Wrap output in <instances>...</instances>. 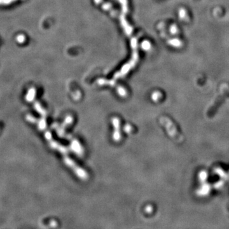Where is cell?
Returning <instances> with one entry per match:
<instances>
[{
  "label": "cell",
  "instance_id": "obj_1",
  "mask_svg": "<svg viewBox=\"0 0 229 229\" xmlns=\"http://www.w3.org/2000/svg\"><path fill=\"white\" fill-rule=\"evenodd\" d=\"M38 122L39 128L40 129L43 130L44 131L45 138L47 139V140L48 141L49 145H50V146H51V148L57 151H58L60 153H61L63 155L64 162L66 163V164L69 167H70V169H72V170L74 171V173L76 174V175H77V176H78L80 179H87L88 175L86 173V172L84 169H82L79 166H78L76 163L69 157L66 149L64 147H63L62 145H61L59 143H57L54 140L52 134L46 129V127H45V124L44 123L45 122L42 120H41V121L38 120Z\"/></svg>",
  "mask_w": 229,
  "mask_h": 229
},
{
  "label": "cell",
  "instance_id": "obj_2",
  "mask_svg": "<svg viewBox=\"0 0 229 229\" xmlns=\"http://www.w3.org/2000/svg\"><path fill=\"white\" fill-rule=\"evenodd\" d=\"M160 123L165 127L169 135L178 143H182L184 141V137L179 133L174 124L169 118L166 117H162L160 119Z\"/></svg>",
  "mask_w": 229,
  "mask_h": 229
},
{
  "label": "cell",
  "instance_id": "obj_3",
  "mask_svg": "<svg viewBox=\"0 0 229 229\" xmlns=\"http://www.w3.org/2000/svg\"><path fill=\"white\" fill-rule=\"evenodd\" d=\"M229 94V88L227 86L225 87H223V91L218 96V97L215 99L214 103H212L211 106L208 109L207 111V117L210 118L212 117L214 114L216 113V112L218 110V108L219 106L222 103V101L225 99V97Z\"/></svg>",
  "mask_w": 229,
  "mask_h": 229
},
{
  "label": "cell",
  "instance_id": "obj_4",
  "mask_svg": "<svg viewBox=\"0 0 229 229\" xmlns=\"http://www.w3.org/2000/svg\"><path fill=\"white\" fill-rule=\"evenodd\" d=\"M119 120L118 118H114L113 119V124L114 127V133L113 134V139L115 141H118L120 138V130H119Z\"/></svg>",
  "mask_w": 229,
  "mask_h": 229
},
{
  "label": "cell",
  "instance_id": "obj_5",
  "mask_svg": "<svg viewBox=\"0 0 229 229\" xmlns=\"http://www.w3.org/2000/svg\"><path fill=\"white\" fill-rule=\"evenodd\" d=\"M206 176H207L206 173H205V172H202V173L200 174V178L201 179H202V180H204V179H206Z\"/></svg>",
  "mask_w": 229,
  "mask_h": 229
}]
</instances>
